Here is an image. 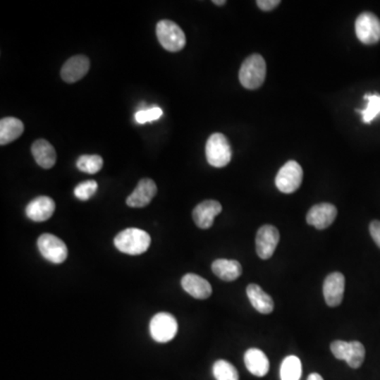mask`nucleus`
Listing matches in <instances>:
<instances>
[{
  "instance_id": "obj_29",
  "label": "nucleus",
  "mask_w": 380,
  "mask_h": 380,
  "mask_svg": "<svg viewBox=\"0 0 380 380\" xmlns=\"http://www.w3.org/2000/svg\"><path fill=\"white\" fill-rule=\"evenodd\" d=\"M348 343L343 341H335L331 343V351L333 355L339 360H345V352H347Z\"/></svg>"
},
{
  "instance_id": "obj_9",
  "label": "nucleus",
  "mask_w": 380,
  "mask_h": 380,
  "mask_svg": "<svg viewBox=\"0 0 380 380\" xmlns=\"http://www.w3.org/2000/svg\"><path fill=\"white\" fill-rule=\"evenodd\" d=\"M279 231L273 225H263L256 237V250L259 258L267 260L273 256L279 243Z\"/></svg>"
},
{
  "instance_id": "obj_13",
  "label": "nucleus",
  "mask_w": 380,
  "mask_h": 380,
  "mask_svg": "<svg viewBox=\"0 0 380 380\" xmlns=\"http://www.w3.org/2000/svg\"><path fill=\"white\" fill-rule=\"evenodd\" d=\"M222 212V205L214 200H206L195 206L192 219L195 225L201 229H208L214 224V218Z\"/></svg>"
},
{
  "instance_id": "obj_6",
  "label": "nucleus",
  "mask_w": 380,
  "mask_h": 380,
  "mask_svg": "<svg viewBox=\"0 0 380 380\" xmlns=\"http://www.w3.org/2000/svg\"><path fill=\"white\" fill-rule=\"evenodd\" d=\"M37 247L40 255L54 264H61L67 259V245L63 240L52 233H42L38 238Z\"/></svg>"
},
{
  "instance_id": "obj_31",
  "label": "nucleus",
  "mask_w": 380,
  "mask_h": 380,
  "mask_svg": "<svg viewBox=\"0 0 380 380\" xmlns=\"http://www.w3.org/2000/svg\"><path fill=\"white\" fill-rule=\"evenodd\" d=\"M370 233L376 245L380 248V221H372L370 224Z\"/></svg>"
},
{
  "instance_id": "obj_10",
  "label": "nucleus",
  "mask_w": 380,
  "mask_h": 380,
  "mask_svg": "<svg viewBox=\"0 0 380 380\" xmlns=\"http://www.w3.org/2000/svg\"><path fill=\"white\" fill-rule=\"evenodd\" d=\"M345 288V276L339 271L330 274L326 278L324 283V296L329 307H338L343 302Z\"/></svg>"
},
{
  "instance_id": "obj_18",
  "label": "nucleus",
  "mask_w": 380,
  "mask_h": 380,
  "mask_svg": "<svg viewBox=\"0 0 380 380\" xmlns=\"http://www.w3.org/2000/svg\"><path fill=\"white\" fill-rule=\"evenodd\" d=\"M246 369L257 377H264L269 371V360L261 350H247L244 355Z\"/></svg>"
},
{
  "instance_id": "obj_1",
  "label": "nucleus",
  "mask_w": 380,
  "mask_h": 380,
  "mask_svg": "<svg viewBox=\"0 0 380 380\" xmlns=\"http://www.w3.org/2000/svg\"><path fill=\"white\" fill-rule=\"evenodd\" d=\"M152 243L149 233L143 229L127 228L114 238V245L123 254L137 256L147 252Z\"/></svg>"
},
{
  "instance_id": "obj_21",
  "label": "nucleus",
  "mask_w": 380,
  "mask_h": 380,
  "mask_svg": "<svg viewBox=\"0 0 380 380\" xmlns=\"http://www.w3.org/2000/svg\"><path fill=\"white\" fill-rule=\"evenodd\" d=\"M25 130L23 123L16 118H4L0 121V144L2 146L16 141Z\"/></svg>"
},
{
  "instance_id": "obj_8",
  "label": "nucleus",
  "mask_w": 380,
  "mask_h": 380,
  "mask_svg": "<svg viewBox=\"0 0 380 380\" xmlns=\"http://www.w3.org/2000/svg\"><path fill=\"white\" fill-rule=\"evenodd\" d=\"M355 32L364 44H375L380 40V20L371 12L362 13L356 19Z\"/></svg>"
},
{
  "instance_id": "obj_30",
  "label": "nucleus",
  "mask_w": 380,
  "mask_h": 380,
  "mask_svg": "<svg viewBox=\"0 0 380 380\" xmlns=\"http://www.w3.org/2000/svg\"><path fill=\"white\" fill-rule=\"evenodd\" d=\"M280 4H281L280 0H258V1H257L258 8L264 11V12H269V11L275 10Z\"/></svg>"
},
{
  "instance_id": "obj_15",
  "label": "nucleus",
  "mask_w": 380,
  "mask_h": 380,
  "mask_svg": "<svg viewBox=\"0 0 380 380\" xmlns=\"http://www.w3.org/2000/svg\"><path fill=\"white\" fill-rule=\"evenodd\" d=\"M55 202L51 197L42 195L32 200L25 208V214L34 222H44L53 216Z\"/></svg>"
},
{
  "instance_id": "obj_28",
  "label": "nucleus",
  "mask_w": 380,
  "mask_h": 380,
  "mask_svg": "<svg viewBox=\"0 0 380 380\" xmlns=\"http://www.w3.org/2000/svg\"><path fill=\"white\" fill-rule=\"evenodd\" d=\"M163 116V110L159 107H152L149 109L140 110L135 114V121L139 124H146V123L154 122L159 120Z\"/></svg>"
},
{
  "instance_id": "obj_24",
  "label": "nucleus",
  "mask_w": 380,
  "mask_h": 380,
  "mask_svg": "<svg viewBox=\"0 0 380 380\" xmlns=\"http://www.w3.org/2000/svg\"><path fill=\"white\" fill-rule=\"evenodd\" d=\"M76 166L82 173L94 175L103 168L104 160L99 154H85L78 158Z\"/></svg>"
},
{
  "instance_id": "obj_4",
  "label": "nucleus",
  "mask_w": 380,
  "mask_h": 380,
  "mask_svg": "<svg viewBox=\"0 0 380 380\" xmlns=\"http://www.w3.org/2000/svg\"><path fill=\"white\" fill-rule=\"evenodd\" d=\"M156 33L161 46L169 52H179L185 47V33L175 21H159Z\"/></svg>"
},
{
  "instance_id": "obj_16",
  "label": "nucleus",
  "mask_w": 380,
  "mask_h": 380,
  "mask_svg": "<svg viewBox=\"0 0 380 380\" xmlns=\"http://www.w3.org/2000/svg\"><path fill=\"white\" fill-rule=\"evenodd\" d=\"M182 288L193 298L204 300L212 296V288L207 280L195 274H186L182 278Z\"/></svg>"
},
{
  "instance_id": "obj_7",
  "label": "nucleus",
  "mask_w": 380,
  "mask_h": 380,
  "mask_svg": "<svg viewBox=\"0 0 380 380\" xmlns=\"http://www.w3.org/2000/svg\"><path fill=\"white\" fill-rule=\"evenodd\" d=\"M302 167L296 161H288L280 168L276 177V186L283 193H293L302 184Z\"/></svg>"
},
{
  "instance_id": "obj_2",
  "label": "nucleus",
  "mask_w": 380,
  "mask_h": 380,
  "mask_svg": "<svg viewBox=\"0 0 380 380\" xmlns=\"http://www.w3.org/2000/svg\"><path fill=\"white\" fill-rule=\"evenodd\" d=\"M266 78V63L260 54H252L243 61L239 71V80L248 90L260 88Z\"/></svg>"
},
{
  "instance_id": "obj_3",
  "label": "nucleus",
  "mask_w": 380,
  "mask_h": 380,
  "mask_svg": "<svg viewBox=\"0 0 380 380\" xmlns=\"http://www.w3.org/2000/svg\"><path fill=\"white\" fill-rule=\"evenodd\" d=\"M205 152L208 164L216 168L227 166L233 157L231 144L222 133L210 135L206 142Z\"/></svg>"
},
{
  "instance_id": "obj_26",
  "label": "nucleus",
  "mask_w": 380,
  "mask_h": 380,
  "mask_svg": "<svg viewBox=\"0 0 380 380\" xmlns=\"http://www.w3.org/2000/svg\"><path fill=\"white\" fill-rule=\"evenodd\" d=\"M212 373L216 380H239L237 369L226 360H216L212 367Z\"/></svg>"
},
{
  "instance_id": "obj_11",
  "label": "nucleus",
  "mask_w": 380,
  "mask_h": 380,
  "mask_svg": "<svg viewBox=\"0 0 380 380\" xmlns=\"http://www.w3.org/2000/svg\"><path fill=\"white\" fill-rule=\"evenodd\" d=\"M337 216V208L331 203L314 205L307 214V222L317 229L330 227Z\"/></svg>"
},
{
  "instance_id": "obj_19",
  "label": "nucleus",
  "mask_w": 380,
  "mask_h": 380,
  "mask_svg": "<svg viewBox=\"0 0 380 380\" xmlns=\"http://www.w3.org/2000/svg\"><path fill=\"white\" fill-rule=\"evenodd\" d=\"M246 294L252 307L261 314H271L274 311V300L258 284L250 283L246 288Z\"/></svg>"
},
{
  "instance_id": "obj_32",
  "label": "nucleus",
  "mask_w": 380,
  "mask_h": 380,
  "mask_svg": "<svg viewBox=\"0 0 380 380\" xmlns=\"http://www.w3.org/2000/svg\"><path fill=\"white\" fill-rule=\"evenodd\" d=\"M307 380H324V379H322L321 375L318 374V373H312Z\"/></svg>"
},
{
  "instance_id": "obj_23",
  "label": "nucleus",
  "mask_w": 380,
  "mask_h": 380,
  "mask_svg": "<svg viewBox=\"0 0 380 380\" xmlns=\"http://www.w3.org/2000/svg\"><path fill=\"white\" fill-rule=\"evenodd\" d=\"M366 357V349L360 341H351L348 343L345 360L352 369H358L362 366Z\"/></svg>"
},
{
  "instance_id": "obj_33",
  "label": "nucleus",
  "mask_w": 380,
  "mask_h": 380,
  "mask_svg": "<svg viewBox=\"0 0 380 380\" xmlns=\"http://www.w3.org/2000/svg\"><path fill=\"white\" fill-rule=\"evenodd\" d=\"M214 4H216V6H223V4H226V1L225 0H214Z\"/></svg>"
},
{
  "instance_id": "obj_5",
  "label": "nucleus",
  "mask_w": 380,
  "mask_h": 380,
  "mask_svg": "<svg viewBox=\"0 0 380 380\" xmlns=\"http://www.w3.org/2000/svg\"><path fill=\"white\" fill-rule=\"evenodd\" d=\"M150 335L159 343H166L173 341L178 333V322L175 316L169 313L157 314L149 324Z\"/></svg>"
},
{
  "instance_id": "obj_27",
  "label": "nucleus",
  "mask_w": 380,
  "mask_h": 380,
  "mask_svg": "<svg viewBox=\"0 0 380 380\" xmlns=\"http://www.w3.org/2000/svg\"><path fill=\"white\" fill-rule=\"evenodd\" d=\"M97 188H99V185L93 180L82 182L74 188V195L80 201H87V200L91 199L95 195Z\"/></svg>"
},
{
  "instance_id": "obj_20",
  "label": "nucleus",
  "mask_w": 380,
  "mask_h": 380,
  "mask_svg": "<svg viewBox=\"0 0 380 380\" xmlns=\"http://www.w3.org/2000/svg\"><path fill=\"white\" fill-rule=\"evenodd\" d=\"M212 273L223 281L231 282L242 275V266L239 261L216 259L212 264Z\"/></svg>"
},
{
  "instance_id": "obj_25",
  "label": "nucleus",
  "mask_w": 380,
  "mask_h": 380,
  "mask_svg": "<svg viewBox=\"0 0 380 380\" xmlns=\"http://www.w3.org/2000/svg\"><path fill=\"white\" fill-rule=\"evenodd\" d=\"M368 104L364 109H356V111L360 112L362 116V121L366 124H371L373 120L380 114V95L370 94L367 93L364 97Z\"/></svg>"
},
{
  "instance_id": "obj_22",
  "label": "nucleus",
  "mask_w": 380,
  "mask_h": 380,
  "mask_svg": "<svg viewBox=\"0 0 380 380\" xmlns=\"http://www.w3.org/2000/svg\"><path fill=\"white\" fill-rule=\"evenodd\" d=\"M302 375V364L297 356H288L282 362L280 368L281 380H300Z\"/></svg>"
},
{
  "instance_id": "obj_12",
  "label": "nucleus",
  "mask_w": 380,
  "mask_h": 380,
  "mask_svg": "<svg viewBox=\"0 0 380 380\" xmlns=\"http://www.w3.org/2000/svg\"><path fill=\"white\" fill-rule=\"evenodd\" d=\"M90 69V61L85 55H75L68 59L61 68V78L68 84L82 80Z\"/></svg>"
},
{
  "instance_id": "obj_17",
  "label": "nucleus",
  "mask_w": 380,
  "mask_h": 380,
  "mask_svg": "<svg viewBox=\"0 0 380 380\" xmlns=\"http://www.w3.org/2000/svg\"><path fill=\"white\" fill-rule=\"evenodd\" d=\"M31 150L34 160L42 168H52L56 163V152L47 140L39 139L34 142Z\"/></svg>"
},
{
  "instance_id": "obj_14",
  "label": "nucleus",
  "mask_w": 380,
  "mask_h": 380,
  "mask_svg": "<svg viewBox=\"0 0 380 380\" xmlns=\"http://www.w3.org/2000/svg\"><path fill=\"white\" fill-rule=\"evenodd\" d=\"M157 192H158V188L154 180H141L133 192L127 197V205L133 208L146 207L156 197Z\"/></svg>"
}]
</instances>
